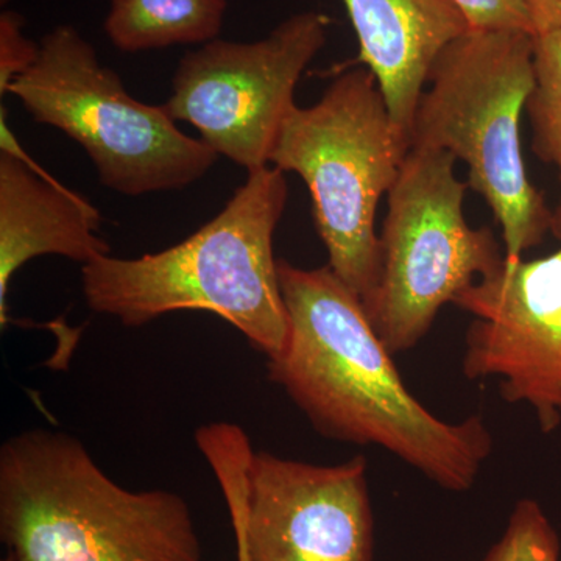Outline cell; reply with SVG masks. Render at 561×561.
Wrapping results in <instances>:
<instances>
[{
	"label": "cell",
	"instance_id": "cell-5",
	"mask_svg": "<svg viewBox=\"0 0 561 561\" xmlns=\"http://www.w3.org/2000/svg\"><path fill=\"white\" fill-rule=\"evenodd\" d=\"M409 150L375 76L356 66L339 69L319 102L295 106L273 149V168L297 173L311 192L328 267L362 302L381 276L378 205Z\"/></svg>",
	"mask_w": 561,
	"mask_h": 561
},
{
	"label": "cell",
	"instance_id": "cell-8",
	"mask_svg": "<svg viewBox=\"0 0 561 561\" xmlns=\"http://www.w3.org/2000/svg\"><path fill=\"white\" fill-rule=\"evenodd\" d=\"M331 18L302 11L253 43L214 39L184 55L164 110L247 172L271 165L306 68L327 44Z\"/></svg>",
	"mask_w": 561,
	"mask_h": 561
},
{
	"label": "cell",
	"instance_id": "cell-1",
	"mask_svg": "<svg viewBox=\"0 0 561 561\" xmlns=\"http://www.w3.org/2000/svg\"><path fill=\"white\" fill-rule=\"evenodd\" d=\"M289 341L267 359L268 379L286 391L313 430L331 440L373 445L443 490L472 489L493 453L481 415L435 416L409 391L359 295L328 265L278 260Z\"/></svg>",
	"mask_w": 561,
	"mask_h": 561
},
{
	"label": "cell",
	"instance_id": "cell-16",
	"mask_svg": "<svg viewBox=\"0 0 561 561\" xmlns=\"http://www.w3.org/2000/svg\"><path fill=\"white\" fill-rule=\"evenodd\" d=\"M39 44L24 33V18L13 10L0 14V95L9 92L10 84L27 72L39 57Z\"/></svg>",
	"mask_w": 561,
	"mask_h": 561
},
{
	"label": "cell",
	"instance_id": "cell-10",
	"mask_svg": "<svg viewBox=\"0 0 561 561\" xmlns=\"http://www.w3.org/2000/svg\"><path fill=\"white\" fill-rule=\"evenodd\" d=\"M368 463L313 465L254 451L241 491L251 561H373Z\"/></svg>",
	"mask_w": 561,
	"mask_h": 561
},
{
	"label": "cell",
	"instance_id": "cell-6",
	"mask_svg": "<svg viewBox=\"0 0 561 561\" xmlns=\"http://www.w3.org/2000/svg\"><path fill=\"white\" fill-rule=\"evenodd\" d=\"M39 57L10 84L36 124L79 142L103 186L127 195L180 191L197 183L219 154L184 135L164 106L136 101L119 73L72 25L44 35Z\"/></svg>",
	"mask_w": 561,
	"mask_h": 561
},
{
	"label": "cell",
	"instance_id": "cell-19",
	"mask_svg": "<svg viewBox=\"0 0 561 561\" xmlns=\"http://www.w3.org/2000/svg\"><path fill=\"white\" fill-rule=\"evenodd\" d=\"M225 502H227L232 531H234L236 559H238V561H251L245 527H243L241 496H239L238 493H230L225 497Z\"/></svg>",
	"mask_w": 561,
	"mask_h": 561
},
{
	"label": "cell",
	"instance_id": "cell-20",
	"mask_svg": "<svg viewBox=\"0 0 561 561\" xmlns=\"http://www.w3.org/2000/svg\"><path fill=\"white\" fill-rule=\"evenodd\" d=\"M551 232L557 239H561V205L553 210Z\"/></svg>",
	"mask_w": 561,
	"mask_h": 561
},
{
	"label": "cell",
	"instance_id": "cell-3",
	"mask_svg": "<svg viewBox=\"0 0 561 561\" xmlns=\"http://www.w3.org/2000/svg\"><path fill=\"white\" fill-rule=\"evenodd\" d=\"M0 540L13 561H202L184 497L125 489L79 438L47 430L0 448Z\"/></svg>",
	"mask_w": 561,
	"mask_h": 561
},
{
	"label": "cell",
	"instance_id": "cell-9",
	"mask_svg": "<svg viewBox=\"0 0 561 561\" xmlns=\"http://www.w3.org/2000/svg\"><path fill=\"white\" fill-rule=\"evenodd\" d=\"M454 306L474 317L461 370L500 379L502 400L530 405L545 434L561 424V249L508 261L476 280Z\"/></svg>",
	"mask_w": 561,
	"mask_h": 561
},
{
	"label": "cell",
	"instance_id": "cell-7",
	"mask_svg": "<svg viewBox=\"0 0 561 561\" xmlns=\"http://www.w3.org/2000/svg\"><path fill=\"white\" fill-rule=\"evenodd\" d=\"M456 161L449 151L411 149L387 194L381 276L364 308L391 354L415 348L443 306L504 264L490 228L465 219L470 187Z\"/></svg>",
	"mask_w": 561,
	"mask_h": 561
},
{
	"label": "cell",
	"instance_id": "cell-12",
	"mask_svg": "<svg viewBox=\"0 0 561 561\" xmlns=\"http://www.w3.org/2000/svg\"><path fill=\"white\" fill-rule=\"evenodd\" d=\"M359 39L356 60L378 81L394 127L411 147L413 116L430 70L453 41L470 32L453 0H342Z\"/></svg>",
	"mask_w": 561,
	"mask_h": 561
},
{
	"label": "cell",
	"instance_id": "cell-17",
	"mask_svg": "<svg viewBox=\"0 0 561 561\" xmlns=\"http://www.w3.org/2000/svg\"><path fill=\"white\" fill-rule=\"evenodd\" d=\"M453 2L463 13L470 31H518L534 35L526 0H453Z\"/></svg>",
	"mask_w": 561,
	"mask_h": 561
},
{
	"label": "cell",
	"instance_id": "cell-15",
	"mask_svg": "<svg viewBox=\"0 0 561 561\" xmlns=\"http://www.w3.org/2000/svg\"><path fill=\"white\" fill-rule=\"evenodd\" d=\"M482 561H560V538L541 505L516 502L500 541Z\"/></svg>",
	"mask_w": 561,
	"mask_h": 561
},
{
	"label": "cell",
	"instance_id": "cell-18",
	"mask_svg": "<svg viewBox=\"0 0 561 561\" xmlns=\"http://www.w3.org/2000/svg\"><path fill=\"white\" fill-rule=\"evenodd\" d=\"M534 36L561 31V0H526Z\"/></svg>",
	"mask_w": 561,
	"mask_h": 561
},
{
	"label": "cell",
	"instance_id": "cell-11",
	"mask_svg": "<svg viewBox=\"0 0 561 561\" xmlns=\"http://www.w3.org/2000/svg\"><path fill=\"white\" fill-rule=\"evenodd\" d=\"M101 213L47 175L21 150L2 114L0 150V324L10 323L9 290L22 265L46 254L90 264L111 253Z\"/></svg>",
	"mask_w": 561,
	"mask_h": 561
},
{
	"label": "cell",
	"instance_id": "cell-4",
	"mask_svg": "<svg viewBox=\"0 0 561 561\" xmlns=\"http://www.w3.org/2000/svg\"><path fill=\"white\" fill-rule=\"evenodd\" d=\"M534 81V35L467 32L432 65L411 131V149L449 151L467 164L468 187L501 225L508 261L523 260L552 228L553 210L523 157L522 116Z\"/></svg>",
	"mask_w": 561,
	"mask_h": 561
},
{
	"label": "cell",
	"instance_id": "cell-14",
	"mask_svg": "<svg viewBox=\"0 0 561 561\" xmlns=\"http://www.w3.org/2000/svg\"><path fill=\"white\" fill-rule=\"evenodd\" d=\"M534 72L526 106L531 147L542 162L557 169L561 183V31L534 36Z\"/></svg>",
	"mask_w": 561,
	"mask_h": 561
},
{
	"label": "cell",
	"instance_id": "cell-2",
	"mask_svg": "<svg viewBox=\"0 0 561 561\" xmlns=\"http://www.w3.org/2000/svg\"><path fill=\"white\" fill-rule=\"evenodd\" d=\"M284 172H249L225 208L190 238L133 260L111 254L81 265L91 311L146 327L165 313L210 312L245 335L254 350L278 356L289 341L273 238L287 205Z\"/></svg>",
	"mask_w": 561,
	"mask_h": 561
},
{
	"label": "cell",
	"instance_id": "cell-21",
	"mask_svg": "<svg viewBox=\"0 0 561 561\" xmlns=\"http://www.w3.org/2000/svg\"><path fill=\"white\" fill-rule=\"evenodd\" d=\"M2 561H13V560H11L10 556H7L5 559H3Z\"/></svg>",
	"mask_w": 561,
	"mask_h": 561
},
{
	"label": "cell",
	"instance_id": "cell-13",
	"mask_svg": "<svg viewBox=\"0 0 561 561\" xmlns=\"http://www.w3.org/2000/svg\"><path fill=\"white\" fill-rule=\"evenodd\" d=\"M228 0H111L103 31L127 54L219 39Z\"/></svg>",
	"mask_w": 561,
	"mask_h": 561
}]
</instances>
